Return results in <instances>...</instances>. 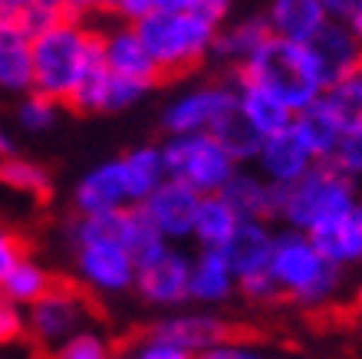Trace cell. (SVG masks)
<instances>
[{
    "instance_id": "6da1fadb",
    "label": "cell",
    "mask_w": 362,
    "mask_h": 359,
    "mask_svg": "<svg viewBox=\"0 0 362 359\" xmlns=\"http://www.w3.org/2000/svg\"><path fill=\"white\" fill-rule=\"evenodd\" d=\"M228 17V4L221 0H175V4H155L148 17L135 23V33L152 53L162 73V86L178 83L208 59L218 23Z\"/></svg>"
},
{
    "instance_id": "7a4b0ae2",
    "label": "cell",
    "mask_w": 362,
    "mask_h": 359,
    "mask_svg": "<svg viewBox=\"0 0 362 359\" xmlns=\"http://www.w3.org/2000/svg\"><path fill=\"white\" fill-rule=\"evenodd\" d=\"M230 83L257 86L264 93L276 96L290 113H303L323 96V83L306 47L280 37H270L254 57L234 67Z\"/></svg>"
},
{
    "instance_id": "3957f363",
    "label": "cell",
    "mask_w": 362,
    "mask_h": 359,
    "mask_svg": "<svg viewBox=\"0 0 362 359\" xmlns=\"http://www.w3.org/2000/svg\"><path fill=\"white\" fill-rule=\"evenodd\" d=\"M86 323H105L103 300L86 280L53 274L47 293L37 303H30L27 340L33 350H57L66 340L79 336Z\"/></svg>"
},
{
    "instance_id": "277c9868",
    "label": "cell",
    "mask_w": 362,
    "mask_h": 359,
    "mask_svg": "<svg viewBox=\"0 0 362 359\" xmlns=\"http://www.w3.org/2000/svg\"><path fill=\"white\" fill-rule=\"evenodd\" d=\"M89 37L76 23H59V27L40 33L30 43V67H33V96H43L57 106H69L76 93L79 73L86 63Z\"/></svg>"
},
{
    "instance_id": "5b68a950",
    "label": "cell",
    "mask_w": 362,
    "mask_h": 359,
    "mask_svg": "<svg viewBox=\"0 0 362 359\" xmlns=\"http://www.w3.org/2000/svg\"><path fill=\"white\" fill-rule=\"evenodd\" d=\"M267 270L286 293V300L303 310L323 307L339 284V267L316 254L303 234L274 237V254H270Z\"/></svg>"
},
{
    "instance_id": "8992f818",
    "label": "cell",
    "mask_w": 362,
    "mask_h": 359,
    "mask_svg": "<svg viewBox=\"0 0 362 359\" xmlns=\"http://www.w3.org/2000/svg\"><path fill=\"white\" fill-rule=\"evenodd\" d=\"M353 208V178L343 175L333 161H316L300 181L284 188V217L293 227L323 224Z\"/></svg>"
},
{
    "instance_id": "52a82bcc",
    "label": "cell",
    "mask_w": 362,
    "mask_h": 359,
    "mask_svg": "<svg viewBox=\"0 0 362 359\" xmlns=\"http://www.w3.org/2000/svg\"><path fill=\"white\" fill-rule=\"evenodd\" d=\"M165 175L185 181L204 195H218L234 175V161L208 132L201 135H178L162 149Z\"/></svg>"
},
{
    "instance_id": "ba28073f",
    "label": "cell",
    "mask_w": 362,
    "mask_h": 359,
    "mask_svg": "<svg viewBox=\"0 0 362 359\" xmlns=\"http://www.w3.org/2000/svg\"><path fill=\"white\" fill-rule=\"evenodd\" d=\"M152 333H155V340H165L188 353L221 350V346H240V350H247V343L270 340V330H264V323H238V320H221V317L162 320V323H152Z\"/></svg>"
},
{
    "instance_id": "9c48e42d",
    "label": "cell",
    "mask_w": 362,
    "mask_h": 359,
    "mask_svg": "<svg viewBox=\"0 0 362 359\" xmlns=\"http://www.w3.org/2000/svg\"><path fill=\"white\" fill-rule=\"evenodd\" d=\"M306 53L313 57L323 89H333V86L349 83V79H356V76H359L362 40L356 37L346 23L326 20L323 27H320V33L306 43Z\"/></svg>"
},
{
    "instance_id": "30bf717a",
    "label": "cell",
    "mask_w": 362,
    "mask_h": 359,
    "mask_svg": "<svg viewBox=\"0 0 362 359\" xmlns=\"http://www.w3.org/2000/svg\"><path fill=\"white\" fill-rule=\"evenodd\" d=\"M103 57L112 76L132 79V83L145 86V89L162 86L158 63L152 59V53L145 50L135 27H129V23H115V27L103 30Z\"/></svg>"
},
{
    "instance_id": "8fae6325",
    "label": "cell",
    "mask_w": 362,
    "mask_h": 359,
    "mask_svg": "<svg viewBox=\"0 0 362 359\" xmlns=\"http://www.w3.org/2000/svg\"><path fill=\"white\" fill-rule=\"evenodd\" d=\"M230 109H238V93H230V86H208V89H198V93H191L185 99H178L175 106H168L165 132H172V139L201 135Z\"/></svg>"
},
{
    "instance_id": "7c38bea8",
    "label": "cell",
    "mask_w": 362,
    "mask_h": 359,
    "mask_svg": "<svg viewBox=\"0 0 362 359\" xmlns=\"http://www.w3.org/2000/svg\"><path fill=\"white\" fill-rule=\"evenodd\" d=\"M148 217L155 221V227L162 234H191L194 231V217H198V205H201V195L191 185L178 178H165L158 188L142 201Z\"/></svg>"
},
{
    "instance_id": "4fadbf2b",
    "label": "cell",
    "mask_w": 362,
    "mask_h": 359,
    "mask_svg": "<svg viewBox=\"0 0 362 359\" xmlns=\"http://www.w3.org/2000/svg\"><path fill=\"white\" fill-rule=\"evenodd\" d=\"M306 241L329 264L343 267L362 261V205H353L339 217H329L323 224L306 231Z\"/></svg>"
},
{
    "instance_id": "5bb4252c",
    "label": "cell",
    "mask_w": 362,
    "mask_h": 359,
    "mask_svg": "<svg viewBox=\"0 0 362 359\" xmlns=\"http://www.w3.org/2000/svg\"><path fill=\"white\" fill-rule=\"evenodd\" d=\"M218 198L228 205L238 221H270L284 217V185L257 181L250 175H230V181L218 191Z\"/></svg>"
},
{
    "instance_id": "9a60e30c",
    "label": "cell",
    "mask_w": 362,
    "mask_h": 359,
    "mask_svg": "<svg viewBox=\"0 0 362 359\" xmlns=\"http://www.w3.org/2000/svg\"><path fill=\"white\" fill-rule=\"evenodd\" d=\"M135 287L142 293L145 300L152 303H181L188 300L191 293V264L185 261L181 254H168L162 261H155V264L142 267V270H135Z\"/></svg>"
},
{
    "instance_id": "2e32d148",
    "label": "cell",
    "mask_w": 362,
    "mask_h": 359,
    "mask_svg": "<svg viewBox=\"0 0 362 359\" xmlns=\"http://www.w3.org/2000/svg\"><path fill=\"white\" fill-rule=\"evenodd\" d=\"M224 261H228L230 274L250 277L260 274L270 267V254H274V237L264 224L257 221H240L238 231L230 234V241L224 244Z\"/></svg>"
},
{
    "instance_id": "e0dca14e",
    "label": "cell",
    "mask_w": 362,
    "mask_h": 359,
    "mask_svg": "<svg viewBox=\"0 0 362 359\" xmlns=\"http://www.w3.org/2000/svg\"><path fill=\"white\" fill-rule=\"evenodd\" d=\"M260 165L270 175L274 185H293L313 169V155L306 152V145L300 142L296 129H286L280 135H270L264 139V149H260Z\"/></svg>"
},
{
    "instance_id": "ac0fdd59",
    "label": "cell",
    "mask_w": 362,
    "mask_h": 359,
    "mask_svg": "<svg viewBox=\"0 0 362 359\" xmlns=\"http://www.w3.org/2000/svg\"><path fill=\"white\" fill-rule=\"evenodd\" d=\"M267 20H270L274 37L306 47V43L320 33V27L329 20V13H326V7L316 4V0H280V4L270 7Z\"/></svg>"
},
{
    "instance_id": "d6986e66",
    "label": "cell",
    "mask_w": 362,
    "mask_h": 359,
    "mask_svg": "<svg viewBox=\"0 0 362 359\" xmlns=\"http://www.w3.org/2000/svg\"><path fill=\"white\" fill-rule=\"evenodd\" d=\"M76 267L83 280H89L93 287H103V290H122L135 280V267L122 247H79Z\"/></svg>"
},
{
    "instance_id": "ffe728a7",
    "label": "cell",
    "mask_w": 362,
    "mask_h": 359,
    "mask_svg": "<svg viewBox=\"0 0 362 359\" xmlns=\"http://www.w3.org/2000/svg\"><path fill=\"white\" fill-rule=\"evenodd\" d=\"M125 198H129V191H125L122 165H119V161L89 171L86 178L79 181V188H76V208L83 211V215H105V211H119Z\"/></svg>"
},
{
    "instance_id": "44dd1931",
    "label": "cell",
    "mask_w": 362,
    "mask_h": 359,
    "mask_svg": "<svg viewBox=\"0 0 362 359\" xmlns=\"http://www.w3.org/2000/svg\"><path fill=\"white\" fill-rule=\"evenodd\" d=\"M270 37H274L270 20L260 17V13H254V17L238 20L234 27L221 30L218 37H214L211 53H214V57H221V59H234V67H240V63L254 57V53H257V50L264 47Z\"/></svg>"
},
{
    "instance_id": "7402d4cb",
    "label": "cell",
    "mask_w": 362,
    "mask_h": 359,
    "mask_svg": "<svg viewBox=\"0 0 362 359\" xmlns=\"http://www.w3.org/2000/svg\"><path fill=\"white\" fill-rule=\"evenodd\" d=\"M238 109L247 115V122L254 125L264 139L286 132V129H293V122H296V115L290 113L276 96L264 93V89H257V86H240Z\"/></svg>"
},
{
    "instance_id": "603a6c76",
    "label": "cell",
    "mask_w": 362,
    "mask_h": 359,
    "mask_svg": "<svg viewBox=\"0 0 362 359\" xmlns=\"http://www.w3.org/2000/svg\"><path fill=\"white\" fill-rule=\"evenodd\" d=\"M122 251L129 254L135 270L162 261L168 251H165V234L155 227V221L148 217L145 205H132L129 208V224H125V241H122Z\"/></svg>"
},
{
    "instance_id": "cb8c5ba5",
    "label": "cell",
    "mask_w": 362,
    "mask_h": 359,
    "mask_svg": "<svg viewBox=\"0 0 362 359\" xmlns=\"http://www.w3.org/2000/svg\"><path fill=\"white\" fill-rule=\"evenodd\" d=\"M208 135L228 152L230 161L254 159V155H260V149H264V135L247 122V115L240 113V109H230V113L221 115L218 122L208 129Z\"/></svg>"
},
{
    "instance_id": "d4e9b609",
    "label": "cell",
    "mask_w": 362,
    "mask_h": 359,
    "mask_svg": "<svg viewBox=\"0 0 362 359\" xmlns=\"http://www.w3.org/2000/svg\"><path fill=\"white\" fill-rule=\"evenodd\" d=\"M238 215L218 198V195H204L198 205V217H194V231L191 234L201 241L204 251H224L230 234L238 231Z\"/></svg>"
},
{
    "instance_id": "484cf974",
    "label": "cell",
    "mask_w": 362,
    "mask_h": 359,
    "mask_svg": "<svg viewBox=\"0 0 362 359\" xmlns=\"http://www.w3.org/2000/svg\"><path fill=\"white\" fill-rule=\"evenodd\" d=\"M293 129H296V135H300V142L306 145V152H310L316 161H333L336 145H339L343 132H339L333 119L323 113V106L313 103L310 109H303V113L296 115Z\"/></svg>"
},
{
    "instance_id": "4316f807",
    "label": "cell",
    "mask_w": 362,
    "mask_h": 359,
    "mask_svg": "<svg viewBox=\"0 0 362 359\" xmlns=\"http://www.w3.org/2000/svg\"><path fill=\"white\" fill-rule=\"evenodd\" d=\"M119 165H122L125 191H129V198L139 201V205H142V201L165 181L162 152H155V149H135V152H129Z\"/></svg>"
},
{
    "instance_id": "83f0119b",
    "label": "cell",
    "mask_w": 362,
    "mask_h": 359,
    "mask_svg": "<svg viewBox=\"0 0 362 359\" xmlns=\"http://www.w3.org/2000/svg\"><path fill=\"white\" fill-rule=\"evenodd\" d=\"M0 89H33L30 40L13 30H0Z\"/></svg>"
},
{
    "instance_id": "f1b7e54d",
    "label": "cell",
    "mask_w": 362,
    "mask_h": 359,
    "mask_svg": "<svg viewBox=\"0 0 362 359\" xmlns=\"http://www.w3.org/2000/svg\"><path fill=\"white\" fill-rule=\"evenodd\" d=\"M230 267L221 251H201L198 264L191 267L188 293L194 300H224L230 293Z\"/></svg>"
},
{
    "instance_id": "f546056e",
    "label": "cell",
    "mask_w": 362,
    "mask_h": 359,
    "mask_svg": "<svg viewBox=\"0 0 362 359\" xmlns=\"http://www.w3.org/2000/svg\"><path fill=\"white\" fill-rule=\"evenodd\" d=\"M0 185L20 195H30L40 205L53 201V178L47 175V169H40L33 161L20 159H0Z\"/></svg>"
},
{
    "instance_id": "4dcf8cb0",
    "label": "cell",
    "mask_w": 362,
    "mask_h": 359,
    "mask_svg": "<svg viewBox=\"0 0 362 359\" xmlns=\"http://www.w3.org/2000/svg\"><path fill=\"white\" fill-rule=\"evenodd\" d=\"M323 106V113L336 122L339 132H356L362 129V83L359 79H349V83H339L333 89H323V96L316 99Z\"/></svg>"
},
{
    "instance_id": "1f68e13d",
    "label": "cell",
    "mask_w": 362,
    "mask_h": 359,
    "mask_svg": "<svg viewBox=\"0 0 362 359\" xmlns=\"http://www.w3.org/2000/svg\"><path fill=\"white\" fill-rule=\"evenodd\" d=\"M125 224H129V208L105 211V215H83L76 224V244L79 247H122Z\"/></svg>"
},
{
    "instance_id": "d6a6232c",
    "label": "cell",
    "mask_w": 362,
    "mask_h": 359,
    "mask_svg": "<svg viewBox=\"0 0 362 359\" xmlns=\"http://www.w3.org/2000/svg\"><path fill=\"white\" fill-rule=\"evenodd\" d=\"M49 277L43 267H37L33 261H23L10 270V277L0 284V297L13 307V303H37L49 287Z\"/></svg>"
},
{
    "instance_id": "836d02e7",
    "label": "cell",
    "mask_w": 362,
    "mask_h": 359,
    "mask_svg": "<svg viewBox=\"0 0 362 359\" xmlns=\"http://www.w3.org/2000/svg\"><path fill=\"white\" fill-rule=\"evenodd\" d=\"M33 359H112L109 340L95 333H79L57 350H33Z\"/></svg>"
},
{
    "instance_id": "e575fe53",
    "label": "cell",
    "mask_w": 362,
    "mask_h": 359,
    "mask_svg": "<svg viewBox=\"0 0 362 359\" xmlns=\"http://www.w3.org/2000/svg\"><path fill=\"white\" fill-rule=\"evenodd\" d=\"M30 251H33V241H30L27 231L0 224V284L7 280L10 270L17 264L30 261Z\"/></svg>"
},
{
    "instance_id": "d590c367",
    "label": "cell",
    "mask_w": 362,
    "mask_h": 359,
    "mask_svg": "<svg viewBox=\"0 0 362 359\" xmlns=\"http://www.w3.org/2000/svg\"><path fill=\"white\" fill-rule=\"evenodd\" d=\"M238 290L244 300L250 303H264V307H276V303H290L286 300V293L280 290L270 270H260V274H250V277H240L238 280Z\"/></svg>"
},
{
    "instance_id": "8d00e7d4",
    "label": "cell",
    "mask_w": 362,
    "mask_h": 359,
    "mask_svg": "<svg viewBox=\"0 0 362 359\" xmlns=\"http://www.w3.org/2000/svg\"><path fill=\"white\" fill-rule=\"evenodd\" d=\"M333 165L343 171V175H362V129L346 132L343 139H339Z\"/></svg>"
},
{
    "instance_id": "74e56055",
    "label": "cell",
    "mask_w": 362,
    "mask_h": 359,
    "mask_svg": "<svg viewBox=\"0 0 362 359\" xmlns=\"http://www.w3.org/2000/svg\"><path fill=\"white\" fill-rule=\"evenodd\" d=\"M142 93H145V86L132 83V79H122V76H109L103 113H115V109H125V106L135 103V99H139Z\"/></svg>"
},
{
    "instance_id": "f35d334b",
    "label": "cell",
    "mask_w": 362,
    "mask_h": 359,
    "mask_svg": "<svg viewBox=\"0 0 362 359\" xmlns=\"http://www.w3.org/2000/svg\"><path fill=\"white\" fill-rule=\"evenodd\" d=\"M57 103H49L43 96H30L23 109H20V122L27 125V129H47L53 119H57Z\"/></svg>"
},
{
    "instance_id": "ab89813d",
    "label": "cell",
    "mask_w": 362,
    "mask_h": 359,
    "mask_svg": "<svg viewBox=\"0 0 362 359\" xmlns=\"http://www.w3.org/2000/svg\"><path fill=\"white\" fill-rule=\"evenodd\" d=\"M17 340H27V323L20 320V313L4 300L0 303V346L17 343Z\"/></svg>"
},
{
    "instance_id": "60d3db41",
    "label": "cell",
    "mask_w": 362,
    "mask_h": 359,
    "mask_svg": "<svg viewBox=\"0 0 362 359\" xmlns=\"http://www.w3.org/2000/svg\"><path fill=\"white\" fill-rule=\"evenodd\" d=\"M135 359H194L188 350H181V346H172V343L165 340H155V333L148 340L135 350Z\"/></svg>"
},
{
    "instance_id": "b9f144b4",
    "label": "cell",
    "mask_w": 362,
    "mask_h": 359,
    "mask_svg": "<svg viewBox=\"0 0 362 359\" xmlns=\"http://www.w3.org/2000/svg\"><path fill=\"white\" fill-rule=\"evenodd\" d=\"M194 359H260V356H254L250 350H240V346H221V350H204V353H198Z\"/></svg>"
},
{
    "instance_id": "7bdbcfd3",
    "label": "cell",
    "mask_w": 362,
    "mask_h": 359,
    "mask_svg": "<svg viewBox=\"0 0 362 359\" xmlns=\"http://www.w3.org/2000/svg\"><path fill=\"white\" fill-rule=\"evenodd\" d=\"M10 155H13V142H10L7 135L0 132V159H10Z\"/></svg>"
},
{
    "instance_id": "ee69618b",
    "label": "cell",
    "mask_w": 362,
    "mask_h": 359,
    "mask_svg": "<svg viewBox=\"0 0 362 359\" xmlns=\"http://www.w3.org/2000/svg\"><path fill=\"white\" fill-rule=\"evenodd\" d=\"M353 307H356V313L362 317V287H359V293H356V300H353Z\"/></svg>"
},
{
    "instance_id": "f6af8a7d",
    "label": "cell",
    "mask_w": 362,
    "mask_h": 359,
    "mask_svg": "<svg viewBox=\"0 0 362 359\" xmlns=\"http://www.w3.org/2000/svg\"><path fill=\"white\" fill-rule=\"evenodd\" d=\"M356 79H359V83H362V67H359V76H356Z\"/></svg>"
}]
</instances>
